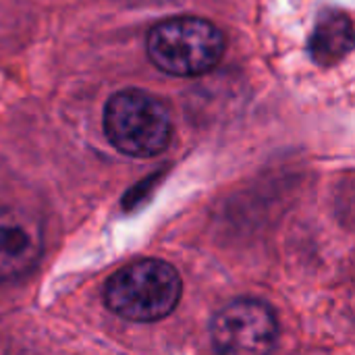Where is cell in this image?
I'll return each instance as SVG.
<instances>
[{"instance_id": "obj_5", "label": "cell", "mask_w": 355, "mask_h": 355, "mask_svg": "<svg viewBox=\"0 0 355 355\" xmlns=\"http://www.w3.org/2000/svg\"><path fill=\"white\" fill-rule=\"evenodd\" d=\"M42 256V227L19 208H0V283L29 275Z\"/></svg>"}, {"instance_id": "obj_2", "label": "cell", "mask_w": 355, "mask_h": 355, "mask_svg": "<svg viewBox=\"0 0 355 355\" xmlns=\"http://www.w3.org/2000/svg\"><path fill=\"white\" fill-rule=\"evenodd\" d=\"M225 52L223 31L200 17L160 21L148 35V56L164 73L196 77L212 71Z\"/></svg>"}, {"instance_id": "obj_3", "label": "cell", "mask_w": 355, "mask_h": 355, "mask_svg": "<svg viewBox=\"0 0 355 355\" xmlns=\"http://www.w3.org/2000/svg\"><path fill=\"white\" fill-rule=\"evenodd\" d=\"M104 131L119 152L152 158L171 144L173 121L168 108L156 96L141 89H123L104 108Z\"/></svg>"}, {"instance_id": "obj_6", "label": "cell", "mask_w": 355, "mask_h": 355, "mask_svg": "<svg viewBox=\"0 0 355 355\" xmlns=\"http://www.w3.org/2000/svg\"><path fill=\"white\" fill-rule=\"evenodd\" d=\"M354 48V23L343 10H324L310 35L308 50L316 64L341 62Z\"/></svg>"}, {"instance_id": "obj_1", "label": "cell", "mask_w": 355, "mask_h": 355, "mask_svg": "<svg viewBox=\"0 0 355 355\" xmlns=\"http://www.w3.org/2000/svg\"><path fill=\"white\" fill-rule=\"evenodd\" d=\"M181 277L164 260H137L114 272L104 287L106 308L131 322H156L181 300Z\"/></svg>"}, {"instance_id": "obj_4", "label": "cell", "mask_w": 355, "mask_h": 355, "mask_svg": "<svg viewBox=\"0 0 355 355\" xmlns=\"http://www.w3.org/2000/svg\"><path fill=\"white\" fill-rule=\"evenodd\" d=\"M277 341V318L258 300H235L212 320V343L218 355H270Z\"/></svg>"}]
</instances>
